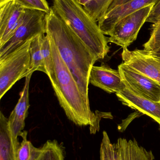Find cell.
Instances as JSON below:
<instances>
[{
  "mask_svg": "<svg viewBox=\"0 0 160 160\" xmlns=\"http://www.w3.org/2000/svg\"><path fill=\"white\" fill-rule=\"evenodd\" d=\"M49 38L54 64V73L49 79L59 104L70 120L80 127L90 126V133L95 134L99 130L100 119L91 111L89 98L83 94L56 45Z\"/></svg>",
  "mask_w": 160,
  "mask_h": 160,
  "instance_id": "6da1fadb",
  "label": "cell"
},
{
  "mask_svg": "<svg viewBox=\"0 0 160 160\" xmlns=\"http://www.w3.org/2000/svg\"><path fill=\"white\" fill-rule=\"evenodd\" d=\"M46 34L54 42L83 93L88 98L90 71L97 58L52 7L46 15Z\"/></svg>",
  "mask_w": 160,
  "mask_h": 160,
  "instance_id": "7a4b0ae2",
  "label": "cell"
},
{
  "mask_svg": "<svg viewBox=\"0 0 160 160\" xmlns=\"http://www.w3.org/2000/svg\"><path fill=\"white\" fill-rule=\"evenodd\" d=\"M52 7L98 60L104 59L110 52L108 38L78 0H53Z\"/></svg>",
  "mask_w": 160,
  "mask_h": 160,
  "instance_id": "3957f363",
  "label": "cell"
},
{
  "mask_svg": "<svg viewBox=\"0 0 160 160\" xmlns=\"http://www.w3.org/2000/svg\"><path fill=\"white\" fill-rule=\"evenodd\" d=\"M32 39L0 59L1 99L18 81L30 75V47Z\"/></svg>",
  "mask_w": 160,
  "mask_h": 160,
  "instance_id": "277c9868",
  "label": "cell"
},
{
  "mask_svg": "<svg viewBox=\"0 0 160 160\" xmlns=\"http://www.w3.org/2000/svg\"><path fill=\"white\" fill-rule=\"evenodd\" d=\"M47 13L36 9H25L23 21L11 38L0 48V59L37 36L46 33Z\"/></svg>",
  "mask_w": 160,
  "mask_h": 160,
  "instance_id": "5b68a950",
  "label": "cell"
},
{
  "mask_svg": "<svg viewBox=\"0 0 160 160\" xmlns=\"http://www.w3.org/2000/svg\"><path fill=\"white\" fill-rule=\"evenodd\" d=\"M151 151L139 145L136 140L120 138L111 143L109 135L103 131L100 148V160H154Z\"/></svg>",
  "mask_w": 160,
  "mask_h": 160,
  "instance_id": "8992f818",
  "label": "cell"
},
{
  "mask_svg": "<svg viewBox=\"0 0 160 160\" xmlns=\"http://www.w3.org/2000/svg\"><path fill=\"white\" fill-rule=\"evenodd\" d=\"M155 4L145 7L120 20L115 25L108 38L109 42L127 48L138 36Z\"/></svg>",
  "mask_w": 160,
  "mask_h": 160,
  "instance_id": "52a82bcc",
  "label": "cell"
},
{
  "mask_svg": "<svg viewBox=\"0 0 160 160\" xmlns=\"http://www.w3.org/2000/svg\"><path fill=\"white\" fill-rule=\"evenodd\" d=\"M126 87L138 95L160 102V85L156 81L139 73L122 63L118 67Z\"/></svg>",
  "mask_w": 160,
  "mask_h": 160,
  "instance_id": "ba28073f",
  "label": "cell"
},
{
  "mask_svg": "<svg viewBox=\"0 0 160 160\" xmlns=\"http://www.w3.org/2000/svg\"><path fill=\"white\" fill-rule=\"evenodd\" d=\"M124 63L139 73L156 81L160 85V62L145 50L130 51L123 49Z\"/></svg>",
  "mask_w": 160,
  "mask_h": 160,
  "instance_id": "9c48e42d",
  "label": "cell"
},
{
  "mask_svg": "<svg viewBox=\"0 0 160 160\" xmlns=\"http://www.w3.org/2000/svg\"><path fill=\"white\" fill-rule=\"evenodd\" d=\"M25 9L14 0L0 2V48L11 38L21 24Z\"/></svg>",
  "mask_w": 160,
  "mask_h": 160,
  "instance_id": "30bf717a",
  "label": "cell"
},
{
  "mask_svg": "<svg viewBox=\"0 0 160 160\" xmlns=\"http://www.w3.org/2000/svg\"><path fill=\"white\" fill-rule=\"evenodd\" d=\"M32 74H30L25 78L24 87L21 93L20 97L8 118L12 143L16 153L20 144L18 142V137L23 131L25 119L30 106L29 86Z\"/></svg>",
  "mask_w": 160,
  "mask_h": 160,
  "instance_id": "8fae6325",
  "label": "cell"
},
{
  "mask_svg": "<svg viewBox=\"0 0 160 160\" xmlns=\"http://www.w3.org/2000/svg\"><path fill=\"white\" fill-rule=\"evenodd\" d=\"M159 0H130L110 10L98 22L100 29L104 35L110 36L116 23L127 15L145 7L156 4Z\"/></svg>",
  "mask_w": 160,
  "mask_h": 160,
  "instance_id": "7c38bea8",
  "label": "cell"
},
{
  "mask_svg": "<svg viewBox=\"0 0 160 160\" xmlns=\"http://www.w3.org/2000/svg\"><path fill=\"white\" fill-rule=\"evenodd\" d=\"M89 83L110 94L118 93L126 87L119 71L104 63L100 66H93L90 71Z\"/></svg>",
  "mask_w": 160,
  "mask_h": 160,
  "instance_id": "4fadbf2b",
  "label": "cell"
},
{
  "mask_svg": "<svg viewBox=\"0 0 160 160\" xmlns=\"http://www.w3.org/2000/svg\"><path fill=\"white\" fill-rule=\"evenodd\" d=\"M116 94L118 100L124 105L153 118L159 125L160 129V102L153 101L138 95L127 87Z\"/></svg>",
  "mask_w": 160,
  "mask_h": 160,
  "instance_id": "5bb4252c",
  "label": "cell"
},
{
  "mask_svg": "<svg viewBox=\"0 0 160 160\" xmlns=\"http://www.w3.org/2000/svg\"><path fill=\"white\" fill-rule=\"evenodd\" d=\"M0 160H16L8 118L0 113Z\"/></svg>",
  "mask_w": 160,
  "mask_h": 160,
  "instance_id": "9a60e30c",
  "label": "cell"
},
{
  "mask_svg": "<svg viewBox=\"0 0 160 160\" xmlns=\"http://www.w3.org/2000/svg\"><path fill=\"white\" fill-rule=\"evenodd\" d=\"M45 34H43L37 36L31 40L30 47L31 61L29 74H33L36 71H41L45 74L46 73L41 48L42 40Z\"/></svg>",
  "mask_w": 160,
  "mask_h": 160,
  "instance_id": "2e32d148",
  "label": "cell"
},
{
  "mask_svg": "<svg viewBox=\"0 0 160 160\" xmlns=\"http://www.w3.org/2000/svg\"><path fill=\"white\" fill-rule=\"evenodd\" d=\"M20 136L22 138V141L16 152V160H36L41 153V148L35 147L27 140L26 131H23Z\"/></svg>",
  "mask_w": 160,
  "mask_h": 160,
  "instance_id": "e0dca14e",
  "label": "cell"
},
{
  "mask_svg": "<svg viewBox=\"0 0 160 160\" xmlns=\"http://www.w3.org/2000/svg\"><path fill=\"white\" fill-rule=\"evenodd\" d=\"M36 160H65V149L56 140L47 141Z\"/></svg>",
  "mask_w": 160,
  "mask_h": 160,
  "instance_id": "ac0fdd59",
  "label": "cell"
},
{
  "mask_svg": "<svg viewBox=\"0 0 160 160\" xmlns=\"http://www.w3.org/2000/svg\"><path fill=\"white\" fill-rule=\"evenodd\" d=\"M113 0H94L84 7L97 22L104 16Z\"/></svg>",
  "mask_w": 160,
  "mask_h": 160,
  "instance_id": "d6986e66",
  "label": "cell"
},
{
  "mask_svg": "<svg viewBox=\"0 0 160 160\" xmlns=\"http://www.w3.org/2000/svg\"><path fill=\"white\" fill-rule=\"evenodd\" d=\"M41 48L46 74L50 78L53 76L54 73V64L50 41L49 37L46 34L43 37Z\"/></svg>",
  "mask_w": 160,
  "mask_h": 160,
  "instance_id": "ffe728a7",
  "label": "cell"
},
{
  "mask_svg": "<svg viewBox=\"0 0 160 160\" xmlns=\"http://www.w3.org/2000/svg\"><path fill=\"white\" fill-rule=\"evenodd\" d=\"M144 50L152 52L160 48V22L153 24L150 37L148 41L144 44Z\"/></svg>",
  "mask_w": 160,
  "mask_h": 160,
  "instance_id": "44dd1931",
  "label": "cell"
},
{
  "mask_svg": "<svg viewBox=\"0 0 160 160\" xmlns=\"http://www.w3.org/2000/svg\"><path fill=\"white\" fill-rule=\"evenodd\" d=\"M22 6L27 9L40 10L46 13L50 11L51 7L47 0H14Z\"/></svg>",
  "mask_w": 160,
  "mask_h": 160,
  "instance_id": "7402d4cb",
  "label": "cell"
},
{
  "mask_svg": "<svg viewBox=\"0 0 160 160\" xmlns=\"http://www.w3.org/2000/svg\"><path fill=\"white\" fill-rule=\"evenodd\" d=\"M146 22H152L153 24L160 22V0L152 8Z\"/></svg>",
  "mask_w": 160,
  "mask_h": 160,
  "instance_id": "603a6c76",
  "label": "cell"
},
{
  "mask_svg": "<svg viewBox=\"0 0 160 160\" xmlns=\"http://www.w3.org/2000/svg\"><path fill=\"white\" fill-rule=\"evenodd\" d=\"M129 1H130V0H113L112 3L110 6L108 10H110V9H112V8L122 4L126 2Z\"/></svg>",
  "mask_w": 160,
  "mask_h": 160,
  "instance_id": "cb8c5ba5",
  "label": "cell"
},
{
  "mask_svg": "<svg viewBox=\"0 0 160 160\" xmlns=\"http://www.w3.org/2000/svg\"><path fill=\"white\" fill-rule=\"evenodd\" d=\"M93 1H94V0H78L79 3L83 7H85L86 5L90 3Z\"/></svg>",
  "mask_w": 160,
  "mask_h": 160,
  "instance_id": "d4e9b609",
  "label": "cell"
},
{
  "mask_svg": "<svg viewBox=\"0 0 160 160\" xmlns=\"http://www.w3.org/2000/svg\"><path fill=\"white\" fill-rule=\"evenodd\" d=\"M149 53L154 56L160 57V48L152 52H149Z\"/></svg>",
  "mask_w": 160,
  "mask_h": 160,
  "instance_id": "484cf974",
  "label": "cell"
},
{
  "mask_svg": "<svg viewBox=\"0 0 160 160\" xmlns=\"http://www.w3.org/2000/svg\"><path fill=\"white\" fill-rule=\"evenodd\" d=\"M154 57H155V58H156V59H157L159 62H160V57H156V56H154Z\"/></svg>",
  "mask_w": 160,
  "mask_h": 160,
  "instance_id": "4316f807",
  "label": "cell"
}]
</instances>
